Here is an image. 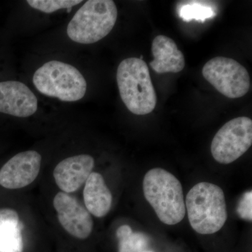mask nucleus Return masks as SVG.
Masks as SVG:
<instances>
[{"instance_id": "f257e3e1", "label": "nucleus", "mask_w": 252, "mask_h": 252, "mask_svg": "<svg viewBox=\"0 0 252 252\" xmlns=\"http://www.w3.org/2000/svg\"><path fill=\"white\" fill-rule=\"evenodd\" d=\"M185 206L189 223L200 234L217 233L228 218L223 190L209 182H200L189 190Z\"/></svg>"}, {"instance_id": "f03ea898", "label": "nucleus", "mask_w": 252, "mask_h": 252, "mask_svg": "<svg viewBox=\"0 0 252 252\" xmlns=\"http://www.w3.org/2000/svg\"><path fill=\"white\" fill-rule=\"evenodd\" d=\"M143 191L146 200L162 223L175 225L185 218L182 185L170 172L159 167L149 170L144 177Z\"/></svg>"}, {"instance_id": "7ed1b4c3", "label": "nucleus", "mask_w": 252, "mask_h": 252, "mask_svg": "<svg viewBox=\"0 0 252 252\" xmlns=\"http://www.w3.org/2000/svg\"><path fill=\"white\" fill-rule=\"evenodd\" d=\"M117 80L121 98L130 112L146 115L153 112L157 105V94L148 65L143 60H124L118 67Z\"/></svg>"}, {"instance_id": "20e7f679", "label": "nucleus", "mask_w": 252, "mask_h": 252, "mask_svg": "<svg viewBox=\"0 0 252 252\" xmlns=\"http://www.w3.org/2000/svg\"><path fill=\"white\" fill-rule=\"evenodd\" d=\"M117 16V7L114 1L89 0L78 10L68 24L67 35L79 44L97 42L112 31Z\"/></svg>"}, {"instance_id": "39448f33", "label": "nucleus", "mask_w": 252, "mask_h": 252, "mask_svg": "<svg viewBox=\"0 0 252 252\" xmlns=\"http://www.w3.org/2000/svg\"><path fill=\"white\" fill-rule=\"evenodd\" d=\"M33 84L41 94L64 102H75L84 97L87 84L77 68L58 61L43 64L33 76Z\"/></svg>"}, {"instance_id": "423d86ee", "label": "nucleus", "mask_w": 252, "mask_h": 252, "mask_svg": "<svg viewBox=\"0 0 252 252\" xmlns=\"http://www.w3.org/2000/svg\"><path fill=\"white\" fill-rule=\"evenodd\" d=\"M252 144V119L235 118L222 126L214 137L212 155L217 162L227 165L246 153Z\"/></svg>"}, {"instance_id": "0eeeda50", "label": "nucleus", "mask_w": 252, "mask_h": 252, "mask_svg": "<svg viewBox=\"0 0 252 252\" xmlns=\"http://www.w3.org/2000/svg\"><path fill=\"white\" fill-rule=\"evenodd\" d=\"M204 78L228 98H240L248 94L250 77L246 68L232 59L214 58L203 68Z\"/></svg>"}, {"instance_id": "6e6552de", "label": "nucleus", "mask_w": 252, "mask_h": 252, "mask_svg": "<svg viewBox=\"0 0 252 252\" xmlns=\"http://www.w3.org/2000/svg\"><path fill=\"white\" fill-rule=\"evenodd\" d=\"M54 206L60 223L69 234L86 239L92 233L94 222L90 213L72 195L64 192L56 194Z\"/></svg>"}, {"instance_id": "1a4fd4ad", "label": "nucleus", "mask_w": 252, "mask_h": 252, "mask_svg": "<svg viewBox=\"0 0 252 252\" xmlns=\"http://www.w3.org/2000/svg\"><path fill=\"white\" fill-rule=\"evenodd\" d=\"M41 162V155L36 151L16 154L0 170V185L8 189L27 187L39 175Z\"/></svg>"}, {"instance_id": "9d476101", "label": "nucleus", "mask_w": 252, "mask_h": 252, "mask_svg": "<svg viewBox=\"0 0 252 252\" xmlns=\"http://www.w3.org/2000/svg\"><path fill=\"white\" fill-rule=\"evenodd\" d=\"M35 94L23 83L0 82V112L16 117H29L37 110Z\"/></svg>"}, {"instance_id": "9b49d317", "label": "nucleus", "mask_w": 252, "mask_h": 252, "mask_svg": "<svg viewBox=\"0 0 252 252\" xmlns=\"http://www.w3.org/2000/svg\"><path fill=\"white\" fill-rule=\"evenodd\" d=\"M94 158L87 154L67 158L54 169L56 185L64 193H70L80 189L92 173Z\"/></svg>"}, {"instance_id": "f8f14e48", "label": "nucleus", "mask_w": 252, "mask_h": 252, "mask_svg": "<svg viewBox=\"0 0 252 252\" xmlns=\"http://www.w3.org/2000/svg\"><path fill=\"white\" fill-rule=\"evenodd\" d=\"M154 60L149 64L158 74L178 73L185 67V59L173 39L165 35L154 38L152 46Z\"/></svg>"}, {"instance_id": "ddd939ff", "label": "nucleus", "mask_w": 252, "mask_h": 252, "mask_svg": "<svg viewBox=\"0 0 252 252\" xmlns=\"http://www.w3.org/2000/svg\"><path fill=\"white\" fill-rule=\"evenodd\" d=\"M84 199L86 210L94 217L101 218L108 214L112 195L102 175L97 172L91 174L86 182Z\"/></svg>"}, {"instance_id": "4468645a", "label": "nucleus", "mask_w": 252, "mask_h": 252, "mask_svg": "<svg viewBox=\"0 0 252 252\" xmlns=\"http://www.w3.org/2000/svg\"><path fill=\"white\" fill-rule=\"evenodd\" d=\"M119 252H143L149 250L150 239L143 233H135L128 225H123L117 230Z\"/></svg>"}, {"instance_id": "2eb2a0df", "label": "nucleus", "mask_w": 252, "mask_h": 252, "mask_svg": "<svg viewBox=\"0 0 252 252\" xmlns=\"http://www.w3.org/2000/svg\"><path fill=\"white\" fill-rule=\"evenodd\" d=\"M212 3L206 1H188L183 2L179 8L180 16L187 22L195 20L203 22L207 18H213L216 15Z\"/></svg>"}, {"instance_id": "dca6fc26", "label": "nucleus", "mask_w": 252, "mask_h": 252, "mask_svg": "<svg viewBox=\"0 0 252 252\" xmlns=\"http://www.w3.org/2000/svg\"><path fill=\"white\" fill-rule=\"evenodd\" d=\"M23 242L19 223L5 227L0 231V252H23Z\"/></svg>"}, {"instance_id": "f3484780", "label": "nucleus", "mask_w": 252, "mask_h": 252, "mask_svg": "<svg viewBox=\"0 0 252 252\" xmlns=\"http://www.w3.org/2000/svg\"><path fill=\"white\" fill-rule=\"evenodd\" d=\"M28 4L33 9L46 14H51L58 10L71 9L82 2L80 0H28Z\"/></svg>"}, {"instance_id": "a211bd4d", "label": "nucleus", "mask_w": 252, "mask_h": 252, "mask_svg": "<svg viewBox=\"0 0 252 252\" xmlns=\"http://www.w3.org/2000/svg\"><path fill=\"white\" fill-rule=\"evenodd\" d=\"M237 212L239 217L244 220L252 221V191L249 190L244 193L239 200Z\"/></svg>"}, {"instance_id": "6ab92c4d", "label": "nucleus", "mask_w": 252, "mask_h": 252, "mask_svg": "<svg viewBox=\"0 0 252 252\" xmlns=\"http://www.w3.org/2000/svg\"><path fill=\"white\" fill-rule=\"evenodd\" d=\"M19 223L17 212L13 209H0V231L9 225Z\"/></svg>"}, {"instance_id": "aec40b11", "label": "nucleus", "mask_w": 252, "mask_h": 252, "mask_svg": "<svg viewBox=\"0 0 252 252\" xmlns=\"http://www.w3.org/2000/svg\"><path fill=\"white\" fill-rule=\"evenodd\" d=\"M143 252H154L152 251H151V250H147V251Z\"/></svg>"}]
</instances>
